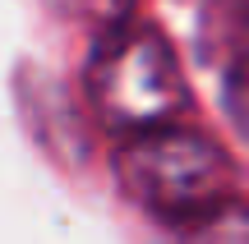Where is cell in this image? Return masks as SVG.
Returning a JSON list of instances; mask_svg holds the SVG:
<instances>
[{
  "instance_id": "1",
  "label": "cell",
  "mask_w": 249,
  "mask_h": 244,
  "mask_svg": "<svg viewBox=\"0 0 249 244\" xmlns=\"http://www.w3.org/2000/svg\"><path fill=\"white\" fill-rule=\"evenodd\" d=\"M88 106L111 134L129 138L180 120L189 106V83L171 42L143 18H120L97 37L83 74Z\"/></svg>"
},
{
  "instance_id": "2",
  "label": "cell",
  "mask_w": 249,
  "mask_h": 244,
  "mask_svg": "<svg viewBox=\"0 0 249 244\" xmlns=\"http://www.w3.org/2000/svg\"><path fill=\"white\" fill-rule=\"evenodd\" d=\"M116 180L124 198L139 203L143 212L185 226L235 194V166L213 134L171 120L120 138Z\"/></svg>"
},
{
  "instance_id": "3",
  "label": "cell",
  "mask_w": 249,
  "mask_h": 244,
  "mask_svg": "<svg viewBox=\"0 0 249 244\" xmlns=\"http://www.w3.org/2000/svg\"><path fill=\"white\" fill-rule=\"evenodd\" d=\"M203 55L222 74L240 129L249 134V0H217L203 18Z\"/></svg>"
},
{
  "instance_id": "4",
  "label": "cell",
  "mask_w": 249,
  "mask_h": 244,
  "mask_svg": "<svg viewBox=\"0 0 249 244\" xmlns=\"http://www.w3.org/2000/svg\"><path fill=\"white\" fill-rule=\"evenodd\" d=\"M180 230V244H249V203L245 198H226L217 208H208L203 217L185 221Z\"/></svg>"
}]
</instances>
